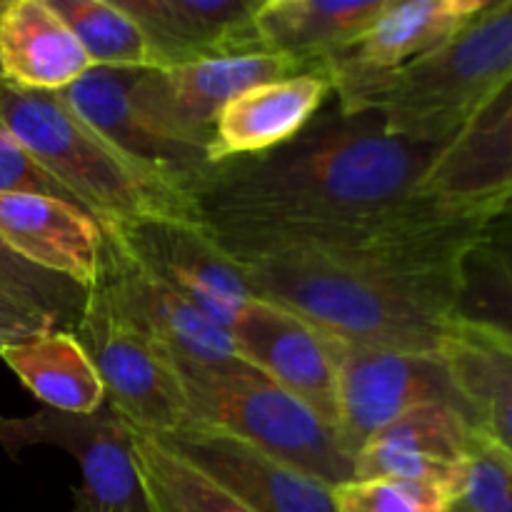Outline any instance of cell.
Segmentation results:
<instances>
[{
	"mask_svg": "<svg viewBox=\"0 0 512 512\" xmlns=\"http://www.w3.org/2000/svg\"><path fill=\"white\" fill-rule=\"evenodd\" d=\"M443 150L390 135L375 110L330 103L290 143L210 165L195 213L218 238L350 223L413 200Z\"/></svg>",
	"mask_w": 512,
	"mask_h": 512,
	"instance_id": "1",
	"label": "cell"
},
{
	"mask_svg": "<svg viewBox=\"0 0 512 512\" xmlns=\"http://www.w3.org/2000/svg\"><path fill=\"white\" fill-rule=\"evenodd\" d=\"M255 298L370 348L440 353L458 323V280L418 278L300 248L228 253Z\"/></svg>",
	"mask_w": 512,
	"mask_h": 512,
	"instance_id": "2",
	"label": "cell"
},
{
	"mask_svg": "<svg viewBox=\"0 0 512 512\" xmlns=\"http://www.w3.org/2000/svg\"><path fill=\"white\" fill-rule=\"evenodd\" d=\"M512 80V0L490 3L425 58L365 78H335L343 110H375L390 135L445 145L475 123Z\"/></svg>",
	"mask_w": 512,
	"mask_h": 512,
	"instance_id": "3",
	"label": "cell"
},
{
	"mask_svg": "<svg viewBox=\"0 0 512 512\" xmlns=\"http://www.w3.org/2000/svg\"><path fill=\"white\" fill-rule=\"evenodd\" d=\"M0 123L93 218L198 223L190 193L115 148L60 93L25 90L0 80Z\"/></svg>",
	"mask_w": 512,
	"mask_h": 512,
	"instance_id": "4",
	"label": "cell"
},
{
	"mask_svg": "<svg viewBox=\"0 0 512 512\" xmlns=\"http://www.w3.org/2000/svg\"><path fill=\"white\" fill-rule=\"evenodd\" d=\"M190 425L220 430L338 488L355 480V455L338 430L248 363L203 368L178 363Z\"/></svg>",
	"mask_w": 512,
	"mask_h": 512,
	"instance_id": "5",
	"label": "cell"
},
{
	"mask_svg": "<svg viewBox=\"0 0 512 512\" xmlns=\"http://www.w3.org/2000/svg\"><path fill=\"white\" fill-rule=\"evenodd\" d=\"M73 335L103 380L105 403L125 425L150 435L188 428V400L175 358L123 318L100 290H90Z\"/></svg>",
	"mask_w": 512,
	"mask_h": 512,
	"instance_id": "6",
	"label": "cell"
},
{
	"mask_svg": "<svg viewBox=\"0 0 512 512\" xmlns=\"http://www.w3.org/2000/svg\"><path fill=\"white\" fill-rule=\"evenodd\" d=\"M335 363L338 435L358 458L370 435L420 405H450L470 420L440 353L370 348L328 335Z\"/></svg>",
	"mask_w": 512,
	"mask_h": 512,
	"instance_id": "7",
	"label": "cell"
},
{
	"mask_svg": "<svg viewBox=\"0 0 512 512\" xmlns=\"http://www.w3.org/2000/svg\"><path fill=\"white\" fill-rule=\"evenodd\" d=\"M313 68L318 65L275 53L235 55L175 68H145L133 75V100L155 133L210 155L215 120L235 95L253 85Z\"/></svg>",
	"mask_w": 512,
	"mask_h": 512,
	"instance_id": "8",
	"label": "cell"
},
{
	"mask_svg": "<svg viewBox=\"0 0 512 512\" xmlns=\"http://www.w3.org/2000/svg\"><path fill=\"white\" fill-rule=\"evenodd\" d=\"M143 268L230 333L255 298L243 270L203 223L178 218L100 220Z\"/></svg>",
	"mask_w": 512,
	"mask_h": 512,
	"instance_id": "9",
	"label": "cell"
},
{
	"mask_svg": "<svg viewBox=\"0 0 512 512\" xmlns=\"http://www.w3.org/2000/svg\"><path fill=\"white\" fill-rule=\"evenodd\" d=\"M0 445L13 458L35 445L73 455L83 480L75 490L73 512H150L128 430L108 403L93 415L45 408L28 418H0Z\"/></svg>",
	"mask_w": 512,
	"mask_h": 512,
	"instance_id": "10",
	"label": "cell"
},
{
	"mask_svg": "<svg viewBox=\"0 0 512 512\" xmlns=\"http://www.w3.org/2000/svg\"><path fill=\"white\" fill-rule=\"evenodd\" d=\"M95 290L135 328L158 340L178 363L203 368L243 363L230 333L143 268L108 228H103V265Z\"/></svg>",
	"mask_w": 512,
	"mask_h": 512,
	"instance_id": "11",
	"label": "cell"
},
{
	"mask_svg": "<svg viewBox=\"0 0 512 512\" xmlns=\"http://www.w3.org/2000/svg\"><path fill=\"white\" fill-rule=\"evenodd\" d=\"M238 358L338 430L335 363L328 333L283 305L253 298L230 330Z\"/></svg>",
	"mask_w": 512,
	"mask_h": 512,
	"instance_id": "12",
	"label": "cell"
},
{
	"mask_svg": "<svg viewBox=\"0 0 512 512\" xmlns=\"http://www.w3.org/2000/svg\"><path fill=\"white\" fill-rule=\"evenodd\" d=\"M155 438L223 485L253 512H338L330 485L235 435L188 425L173 435Z\"/></svg>",
	"mask_w": 512,
	"mask_h": 512,
	"instance_id": "13",
	"label": "cell"
},
{
	"mask_svg": "<svg viewBox=\"0 0 512 512\" xmlns=\"http://www.w3.org/2000/svg\"><path fill=\"white\" fill-rule=\"evenodd\" d=\"M473 423L450 405H420L365 440L355 478H393L433 485L458 498L468 470Z\"/></svg>",
	"mask_w": 512,
	"mask_h": 512,
	"instance_id": "14",
	"label": "cell"
},
{
	"mask_svg": "<svg viewBox=\"0 0 512 512\" xmlns=\"http://www.w3.org/2000/svg\"><path fill=\"white\" fill-rule=\"evenodd\" d=\"M143 30L158 68L263 53L258 0H113Z\"/></svg>",
	"mask_w": 512,
	"mask_h": 512,
	"instance_id": "15",
	"label": "cell"
},
{
	"mask_svg": "<svg viewBox=\"0 0 512 512\" xmlns=\"http://www.w3.org/2000/svg\"><path fill=\"white\" fill-rule=\"evenodd\" d=\"M135 70L90 68L70 88L58 90L65 103L128 158L168 178L193 198L195 185L210 170V155L163 138L140 115L133 100Z\"/></svg>",
	"mask_w": 512,
	"mask_h": 512,
	"instance_id": "16",
	"label": "cell"
},
{
	"mask_svg": "<svg viewBox=\"0 0 512 512\" xmlns=\"http://www.w3.org/2000/svg\"><path fill=\"white\" fill-rule=\"evenodd\" d=\"M330 95L333 78L323 65L243 90L215 120L210 163L268 153L290 143L328 105Z\"/></svg>",
	"mask_w": 512,
	"mask_h": 512,
	"instance_id": "17",
	"label": "cell"
},
{
	"mask_svg": "<svg viewBox=\"0 0 512 512\" xmlns=\"http://www.w3.org/2000/svg\"><path fill=\"white\" fill-rule=\"evenodd\" d=\"M418 198L485 213L512 203V80L435 160Z\"/></svg>",
	"mask_w": 512,
	"mask_h": 512,
	"instance_id": "18",
	"label": "cell"
},
{
	"mask_svg": "<svg viewBox=\"0 0 512 512\" xmlns=\"http://www.w3.org/2000/svg\"><path fill=\"white\" fill-rule=\"evenodd\" d=\"M0 238L38 268L93 290L103 265V228L88 210L50 195L0 193Z\"/></svg>",
	"mask_w": 512,
	"mask_h": 512,
	"instance_id": "19",
	"label": "cell"
},
{
	"mask_svg": "<svg viewBox=\"0 0 512 512\" xmlns=\"http://www.w3.org/2000/svg\"><path fill=\"white\" fill-rule=\"evenodd\" d=\"M488 5L490 0H390L353 48L320 65L333 80L390 73L453 40Z\"/></svg>",
	"mask_w": 512,
	"mask_h": 512,
	"instance_id": "20",
	"label": "cell"
},
{
	"mask_svg": "<svg viewBox=\"0 0 512 512\" xmlns=\"http://www.w3.org/2000/svg\"><path fill=\"white\" fill-rule=\"evenodd\" d=\"M390 0H258L253 25L263 53L320 65L353 48Z\"/></svg>",
	"mask_w": 512,
	"mask_h": 512,
	"instance_id": "21",
	"label": "cell"
},
{
	"mask_svg": "<svg viewBox=\"0 0 512 512\" xmlns=\"http://www.w3.org/2000/svg\"><path fill=\"white\" fill-rule=\"evenodd\" d=\"M93 63L48 0H10L0 18V73L25 90L58 93Z\"/></svg>",
	"mask_w": 512,
	"mask_h": 512,
	"instance_id": "22",
	"label": "cell"
},
{
	"mask_svg": "<svg viewBox=\"0 0 512 512\" xmlns=\"http://www.w3.org/2000/svg\"><path fill=\"white\" fill-rule=\"evenodd\" d=\"M440 355L473 428L512 458V340L458 320Z\"/></svg>",
	"mask_w": 512,
	"mask_h": 512,
	"instance_id": "23",
	"label": "cell"
},
{
	"mask_svg": "<svg viewBox=\"0 0 512 512\" xmlns=\"http://www.w3.org/2000/svg\"><path fill=\"white\" fill-rule=\"evenodd\" d=\"M20 383L50 410L70 415H93L105 405V385L70 330H50L0 350Z\"/></svg>",
	"mask_w": 512,
	"mask_h": 512,
	"instance_id": "24",
	"label": "cell"
},
{
	"mask_svg": "<svg viewBox=\"0 0 512 512\" xmlns=\"http://www.w3.org/2000/svg\"><path fill=\"white\" fill-rule=\"evenodd\" d=\"M458 320L512 340V203L488 213L458 265Z\"/></svg>",
	"mask_w": 512,
	"mask_h": 512,
	"instance_id": "25",
	"label": "cell"
},
{
	"mask_svg": "<svg viewBox=\"0 0 512 512\" xmlns=\"http://www.w3.org/2000/svg\"><path fill=\"white\" fill-rule=\"evenodd\" d=\"M125 430L150 512H253L160 438L130 425Z\"/></svg>",
	"mask_w": 512,
	"mask_h": 512,
	"instance_id": "26",
	"label": "cell"
},
{
	"mask_svg": "<svg viewBox=\"0 0 512 512\" xmlns=\"http://www.w3.org/2000/svg\"><path fill=\"white\" fill-rule=\"evenodd\" d=\"M85 50L93 68H158L143 30L128 13L105 0H48Z\"/></svg>",
	"mask_w": 512,
	"mask_h": 512,
	"instance_id": "27",
	"label": "cell"
},
{
	"mask_svg": "<svg viewBox=\"0 0 512 512\" xmlns=\"http://www.w3.org/2000/svg\"><path fill=\"white\" fill-rule=\"evenodd\" d=\"M0 295L40 310L53 318L60 330L73 333L88 305L90 290L63 275L38 268L0 238Z\"/></svg>",
	"mask_w": 512,
	"mask_h": 512,
	"instance_id": "28",
	"label": "cell"
},
{
	"mask_svg": "<svg viewBox=\"0 0 512 512\" xmlns=\"http://www.w3.org/2000/svg\"><path fill=\"white\" fill-rule=\"evenodd\" d=\"M338 512H450L453 498L433 485L393 478H355L333 488Z\"/></svg>",
	"mask_w": 512,
	"mask_h": 512,
	"instance_id": "29",
	"label": "cell"
},
{
	"mask_svg": "<svg viewBox=\"0 0 512 512\" xmlns=\"http://www.w3.org/2000/svg\"><path fill=\"white\" fill-rule=\"evenodd\" d=\"M450 512H512V458L480 430L473 433L463 488Z\"/></svg>",
	"mask_w": 512,
	"mask_h": 512,
	"instance_id": "30",
	"label": "cell"
},
{
	"mask_svg": "<svg viewBox=\"0 0 512 512\" xmlns=\"http://www.w3.org/2000/svg\"><path fill=\"white\" fill-rule=\"evenodd\" d=\"M0 193L50 195V198L65 200V203H73L78 205V208H83L58 180L50 178V175L30 158L28 150L8 133V128H5L3 123H0Z\"/></svg>",
	"mask_w": 512,
	"mask_h": 512,
	"instance_id": "31",
	"label": "cell"
},
{
	"mask_svg": "<svg viewBox=\"0 0 512 512\" xmlns=\"http://www.w3.org/2000/svg\"><path fill=\"white\" fill-rule=\"evenodd\" d=\"M50 330H60L53 318L18 303V300L0 295V350L23 343V340L38 338Z\"/></svg>",
	"mask_w": 512,
	"mask_h": 512,
	"instance_id": "32",
	"label": "cell"
},
{
	"mask_svg": "<svg viewBox=\"0 0 512 512\" xmlns=\"http://www.w3.org/2000/svg\"><path fill=\"white\" fill-rule=\"evenodd\" d=\"M8 3H10V0H0V18H3V13H5V8H8ZM0 80H3V73H0Z\"/></svg>",
	"mask_w": 512,
	"mask_h": 512,
	"instance_id": "33",
	"label": "cell"
}]
</instances>
